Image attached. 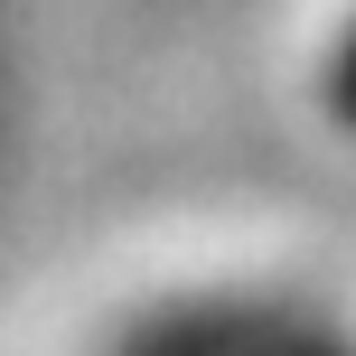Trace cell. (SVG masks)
Wrapping results in <instances>:
<instances>
[{
	"label": "cell",
	"instance_id": "obj_1",
	"mask_svg": "<svg viewBox=\"0 0 356 356\" xmlns=\"http://www.w3.org/2000/svg\"><path fill=\"white\" fill-rule=\"evenodd\" d=\"M338 104L356 113V47H347V75H338Z\"/></svg>",
	"mask_w": 356,
	"mask_h": 356
}]
</instances>
